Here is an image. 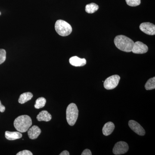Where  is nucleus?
I'll use <instances>...</instances> for the list:
<instances>
[{"label":"nucleus","mask_w":155,"mask_h":155,"mask_svg":"<svg viewBox=\"0 0 155 155\" xmlns=\"http://www.w3.org/2000/svg\"><path fill=\"white\" fill-rule=\"evenodd\" d=\"M33 153L28 150H24L17 153V155H32Z\"/></svg>","instance_id":"nucleus-21"},{"label":"nucleus","mask_w":155,"mask_h":155,"mask_svg":"<svg viewBox=\"0 0 155 155\" xmlns=\"http://www.w3.org/2000/svg\"><path fill=\"white\" fill-rule=\"evenodd\" d=\"M145 88L147 90H151L155 88V77L150 78L145 85Z\"/></svg>","instance_id":"nucleus-18"},{"label":"nucleus","mask_w":155,"mask_h":155,"mask_svg":"<svg viewBox=\"0 0 155 155\" xmlns=\"http://www.w3.org/2000/svg\"><path fill=\"white\" fill-rule=\"evenodd\" d=\"M99 9V6L95 3H92L85 6V11L88 14H93Z\"/></svg>","instance_id":"nucleus-16"},{"label":"nucleus","mask_w":155,"mask_h":155,"mask_svg":"<svg viewBox=\"0 0 155 155\" xmlns=\"http://www.w3.org/2000/svg\"><path fill=\"white\" fill-rule=\"evenodd\" d=\"M128 125L130 129L139 135L144 136L145 131L141 125L134 120H130L128 122Z\"/></svg>","instance_id":"nucleus-9"},{"label":"nucleus","mask_w":155,"mask_h":155,"mask_svg":"<svg viewBox=\"0 0 155 155\" xmlns=\"http://www.w3.org/2000/svg\"><path fill=\"white\" fill-rule=\"evenodd\" d=\"M56 32L62 36H67L72 32V27L68 22L63 20H57L55 25Z\"/></svg>","instance_id":"nucleus-4"},{"label":"nucleus","mask_w":155,"mask_h":155,"mask_svg":"<svg viewBox=\"0 0 155 155\" xmlns=\"http://www.w3.org/2000/svg\"><path fill=\"white\" fill-rule=\"evenodd\" d=\"M27 131L28 137L31 140L36 139L41 133L40 128L36 125H34L30 127Z\"/></svg>","instance_id":"nucleus-10"},{"label":"nucleus","mask_w":155,"mask_h":155,"mask_svg":"<svg viewBox=\"0 0 155 155\" xmlns=\"http://www.w3.org/2000/svg\"><path fill=\"white\" fill-rule=\"evenodd\" d=\"M120 77L119 75H112L107 78L104 81V87L107 90H112L116 88L119 84Z\"/></svg>","instance_id":"nucleus-5"},{"label":"nucleus","mask_w":155,"mask_h":155,"mask_svg":"<svg viewBox=\"0 0 155 155\" xmlns=\"http://www.w3.org/2000/svg\"><path fill=\"white\" fill-rule=\"evenodd\" d=\"M115 125L112 122H107L103 127L102 131L104 135L108 136L111 134L115 129Z\"/></svg>","instance_id":"nucleus-14"},{"label":"nucleus","mask_w":155,"mask_h":155,"mask_svg":"<svg viewBox=\"0 0 155 155\" xmlns=\"http://www.w3.org/2000/svg\"><path fill=\"white\" fill-rule=\"evenodd\" d=\"M5 107L2 104L1 101H0V112L3 113L5 112Z\"/></svg>","instance_id":"nucleus-23"},{"label":"nucleus","mask_w":155,"mask_h":155,"mask_svg":"<svg viewBox=\"0 0 155 155\" xmlns=\"http://www.w3.org/2000/svg\"><path fill=\"white\" fill-rule=\"evenodd\" d=\"M129 147L127 143L119 141L116 143L113 148V153L115 155H121L127 153Z\"/></svg>","instance_id":"nucleus-6"},{"label":"nucleus","mask_w":155,"mask_h":155,"mask_svg":"<svg viewBox=\"0 0 155 155\" xmlns=\"http://www.w3.org/2000/svg\"><path fill=\"white\" fill-rule=\"evenodd\" d=\"M32 120L28 115H22L17 117L14 121L16 130L21 133L26 132L32 125Z\"/></svg>","instance_id":"nucleus-2"},{"label":"nucleus","mask_w":155,"mask_h":155,"mask_svg":"<svg viewBox=\"0 0 155 155\" xmlns=\"http://www.w3.org/2000/svg\"><path fill=\"white\" fill-rule=\"evenodd\" d=\"M33 96V94L29 92L24 93L20 95L18 100V102L20 104H25V103L31 100Z\"/></svg>","instance_id":"nucleus-15"},{"label":"nucleus","mask_w":155,"mask_h":155,"mask_svg":"<svg viewBox=\"0 0 155 155\" xmlns=\"http://www.w3.org/2000/svg\"><path fill=\"white\" fill-rule=\"evenodd\" d=\"M148 51V48L147 45L141 41H137L134 43L132 52L136 54H143L147 53Z\"/></svg>","instance_id":"nucleus-8"},{"label":"nucleus","mask_w":155,"mask_h":155,"mask_svg":"<svg viewBox=\"0 0 155 155\" xmlns=\"http://www.w3.org/2000/svg\"><path fill=\"white\" fill-rule=\"evenodd\" d=\"M46 103V100L43 97L38 98L35 101L34 107L35 109H39L44 107Z\"/></svg>","instance_id":"nucleus-17"},{"label":"nucleus","mask_w":155,"mask_h":155,"mask_svg":"<svg viewBox=\"0 0 155 155\" xmlns=\"http://www.w3.org/2000/svg\"><path fill=\"white\" fill-rule=\"evenodd\" d=\"M128 5L130 7H136L140 4V0H125Z\"/></svg>","instance_id":"nucleus-19"},{"label":"nucleus","mask_w":155,"mask_h":155,"mask_svg":"<svg viewBox=\"0 0 155 155\" xmlns=\"http://www.w3.org/2000/svg\"><path fill=\"white\" fill-rule=\"evenodd\" d=\"M140 29L148 35H153L155 34V25L149 22H143L140 25Z\"/></svg>","instance_id":"nucleus-7"},{"label":"nucleus","mask_w":155,"mask_h":155,"mask_svg":"<svg viewBox=\"0 0 155 155\" xmlns=\"http://www.w3.org/2000/svg\"><path fill=\"white\" fill-rule=\"evenodd\" d=\"M6 59V52L5 50L0 49V65L5 62Z\"/></svg>","instance_id":"nucleus-20"},{"label":"nucleus","mask_w":155,"mask_h":155,"mask_svg":"<svg viewBox=\"0 0 155 155\" xmlns=\"http://www.w3.org/2000/svg\"><path fill=\"white\" fill-rule=\"evenodd\" d=\"M78 116V110L76 105L71 103L67 107L66 110V118L68 124L73 126L77 121Z\"/></svg>","instance_id":"nucleus-3"},{"label":"nucleus","mask_w":155,"mask_h":155,"mask_svg":"<svg viewBox=\"0 0 155 155\" xmlns=\"http://www.w3.org/2000/svg\"><path fill=\"white\" fill-rule=\"evenodd\" d=\"M5 136L7 140H14L19 139L22 137V134L19 131H6Z\"/></svg>","instance_id":"nucleus-12"},{"label":"nucleus","mask_w":155,"mask_h":155,"mask_svg":"<svg viewBox=\"0 0 155 155\" xmlns=\"http://www.w3.org/2000/svg\"><path fill=\"white\" fill-rule=\"evenodd\" d=\"M91 152L89 149H85L81 153V155H91Z\"/></svg>","instance_id":"nucleus-22"},{"label":"nucleus","mask_w":155,"mask_h":155,"mask_svg":"<svg viewBox=\"0 0 155 155\" xmlns=\"http://www.w3.org/2000/svg\"><path fill=\"white\" fill-rule=\"evenodd\" d=\"M69 154H70L69 153L67 150H64L60 154V155H69Z\"/></svg>","instance_id":"nucleus-24"},{"label":"nucleus","mask_w":155,"mask_h":155,"mask_svg":"<svg viewBox=\"0 0 155 155\" xmlns=\"http://www.w3.org/2000/svg\"><path fill=\"white\" fill-rule=\"evenodd\" d=\"M114 42L116 47L126 52L132 51L134 43L131 39L123 35H117L114 39Z\"/></svg>","instance_id":"nucleus-1"},{"label":"nucleus","mask_w":155,"mask_h":155,"mask_svg":"<svg viewBox=\"0 0 155 155\" xmlns=\"http://www.w3.org/2000/svg\"><path fill=\"white\" fill-rule=\"evenodd\" d=\"M36 118L38 121L39 122H49L52 119V116L47 111L43 110L38 115Z\"/></svg>","instance_id":"nucleus-13"},{"label":"nucleus","mask_w":155,"mask_h":155,"mask_svg":"<svg viewBox=\"0 0 155 155\" xmlns=\"http://www.w3.org/2000/svg\"><path fill=\"white\" fill-rule=\"evenodd\" d=\"M69 61L71 65L75 67H83L86 65L87 63L85 59H81L77 56H74L70 58Z\"/></svg>","instance_id":"nucleus-11"},{"label":"nucleus","mask_w":155,"mask_h":155,"mask_svg":"<svg viewBox=\"0 0 155 155\" xmlns=\"http://www.w3.org/2000/svg\"><path fill=\"white\" fill-rule=\"evenodd\" d=\"M1 15V12H0V15Z\"/></svg>","instance_id":"nucleus-25"}]
</instances>
